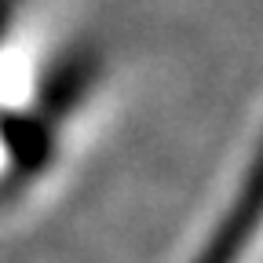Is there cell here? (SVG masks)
<instances>
[{"label":"cell","instance_id":"6da1fadb","mask_svg":"<svg viewBox=\"0 0 263 263\" xmlns=\"http://www.w3.org/2000/svg\"><path fill=\"white\" fill-rule=\"evenodd\" d=\"M256 157L249 139L245 157L223 176V186L209 212H201L190 241L176 263H259V205H256Z\"/></svg>","mask_w":263,"mask_h":263}]
</instances>
